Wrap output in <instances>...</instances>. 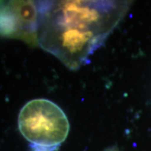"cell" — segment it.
Segmentation results:
<instances>
[{"label":"cell","instance_id":"1","mask_svg":"<svg viewBox=\"0 0 151 151\" xmlns=\"http://www.w3.org/2000/svg\"><path fill=\"white\" fill-rule=\"evenodd\" d=\"M38 43L72 70L88 63L129 10L127 1L37 3Z\"/></svg>","mask_w":151,"mask_h":151},{"label":"cell","instance_id":"2","mask_svg":"<svg viewBox=\"0 0 151 151\" xmlns=\"http://www.w3.org/2000/svg\"><path fill=\"white\" fill-rule=\"evenodd\" d=\"M20 133L32 144L59 146L65 141L70 124L63 110L47 99L28 101L18 116Z\"/></svg>","mask_w":151,"mask_h":151},{"label":"cell","instance_id":"4","mask_svg":"<svg viewBox=\"0 0 151 151\" xmlns=\"http://www.w3.org/2000/svg\"><path fill=\"white\" fill-rule=\"evenodd\" d=\"M30 147L32 148V151H55L58 148V146H44L40 145L31 144Z\"/></svg>","mask_w":151,"mask_h":151},{"label":"cell","instance_id":"5","mask_svg":"<svg viewBox=\"0 0 151 151\" xmlns=\"http://www.w3.org/2000/svg\"><path fill=\"white\" fill-rule=\"evenodd\" d=\"M1 5H2V1H0V9H1Z\"/></svg>","mask_w":151,"mask_h":151},{"label":"cell","instance_id":"3","mask_svg":"<svg viewBox=\"0 0 151 151\" xmlns=\"http://www.w3.org/2000/svg\"><path fill=\"white\" fill-rule=\"evenodd\" d=\"M21 30L16 13L8 4L0 9V36L19 39Z\"/></svg>","mask_w":151,"mask_h":151}]
</instances>
